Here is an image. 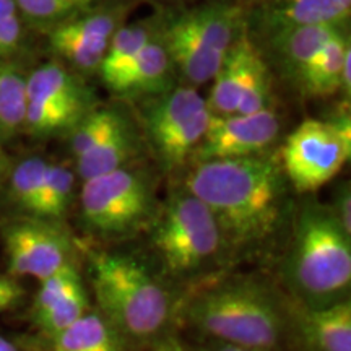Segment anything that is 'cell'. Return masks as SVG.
I'll use <instances>...</instances> for the list:
<instances>
[{
    "label": "cell",
    "instance_id": "8",
    "mask_svg": "<svg viewBox=\"0 0 351 351\" xmlns=\"http://www.w3.org/2000/svg\"><path fill=\"white\" fill-rule=\"evenodd\" d=\"M145 138L161 169L176 173L194 158L210 119L207 99L194 86H173L145 99Z\"/></svg>",
    "mask_w": 351,
    "mask_h": 351
},
{
    "label": "cell",
    "instance_id": "21",
    "mask_svg": "<svg viewBox=\"0 0 351 351\" xmlns=\"http://www.w3.org/2000/svg\"><path fill=\"white\" fill-rule=\"evenodd\" d=\"M345 26H301V28L285 29L269 36L270 51L285 77L293 83L313 59L315 52Z\"/></svg>",
    "mask_w": 351,
    "mask_h": 351
},
{
    "label": "cell",
    "instance_id": "38",
    "mask_svg": "<svg viewBox=\"0 0 351 351\" xmlns=\"http://www.w3.org/2000/svg\"><path fill=\"white\" fill-rule=\"evenodd\" d=\"M261 2H263V0H261Z\"/></svg>",
    "mask_w": 351,
    "mask_h": 351
},
{
    "label": "cell",
    "instance_id": "6",
    "mask_svg": "<svg viewBox=\"0 0 351 351\" xmlns=\"http://www.w3.org/2000/svg\"><path fill=\"white\" fill-rule=\"evenodd\" d=\"M244 32V12L234 3H208L160 26V38L174 70L192 85L213 80L221 60Z\"/></svg>",
    "mask_w": 351,
    "mask_h": 351
},
{
    "label": "cell",
    "instance_id": "36",
    "mask_svg": "<svg viewBox=\"0 0 351 351\" xmlns=\"http://www.w3.org/2000/svg\"><path fill=\"white\" fill-rule=\"evenodd\" d=\"M0 351H20L16 348V345H13L10 340L5 339L3 335H0Z\"/></svg>",
    "mask_w": 351,
    "mask_h": 351
},
{
    "label": "cell",
    "instance_id": "25",
    "mask_svg": "<svg viewBox=\"0 0 351 351\" xmlns=\"http://www.w3.org/2000/svg\"><path fill=\"white\" fill-rule=\"evenodd\" d=\"M75 197V171L67 163H49L32 217L59 221Z\"/></svg>",
    "mask_w": 351,
    "mask_h": 351
},
{
    "label": "cell",
    "instance_id": "19",
    "mask_svg": "<svg viewBox=\"0 0 351 351\" xmlns=\"http://www.w3.org/2000/svg\"><path fill=\"white\" fill-rule=\"evenodd\" d=\"M351 57L350 36L340 28L307 62L296 78V85L306 96L327 98L340 91L345 62Z\"/></svg>",
    "mask_w": 351,
    "mask_h": 351
},
{
    "label": "cell",
    "instance_id": "13",
    "mask_svg": "<svg viewBox=\"0 0 351 351\" xmlns=\"http://www.w3.org/2000/svg\"><path fill=\"white\" fill-rule=\"evenodd\" d=\"M280 119L274 109L254 114H212L192 161L230 160L267 152L278 137Z\"/></svg>",
    "mask_w": 351,
    "mask_h": 351
},
{
    "label": "cell",
    "instance_id": "31",
    "mask_svg": "<svg viewBox=\"0 0 351 351\" xmlns=\"http://www.w3.org/2000/svg\"><path fill=\"white\" fill-rule=\"evenodd\" d=\"M341 230L351 236V191L350 184L343 182L335 189L332 205L328 207Z\"/></svg>",
    "mask_w": 351,
    "mask_h": 351
},
{
    "label": "cell",
    "instance_id": "2",
    "mask_svg": "<svg viewBox=\"0 0 351 351\" xmlns=\"http://www.w3.org/2000/svg\"><path fill=\"white\" fill-rule=\"evenodd\" d=\"M181 317L207 340L257 351H283L293 340L287 296L251 276L200 289L184 302Z\"/></svg>",
    "mask_w": 351,
    "mask_h": 351
},
{
    "label": "cell",
    "instance_id": "5",
    "mask_svg": "<svg viewBox=\"0 0 351 351\" xmlns=\"http://www.w3.org/2000/svg\"><path fill=\"white\" fill-rule=\"evenodd\" d=\"M147 230L152 254L176 282L202 278L231 258L213 215L187 189L158 208Z\"/></svg>",
    "mask_w": 351,
    "mask_h": 351
},
{
    "label": "cell",
    "instance_id": "11",
    "mask_svg": "<svg viewBox=\"0 0 351 351\" xmlns=\"http://www.w3.org/2000/svg\"><path fill=\"white\" fill-rule=\"evenodd\" d=\"M8 271L39 282L73 261V241L59 221L38 217L13 219L2 230Z\"/></svg>",
    "mask_w": 351,
    "mask_h": 351
},
{
    "label": "cell",
    "instance_id": "4",
    "mask_svg": "<svg viewBox=\"0 0 351 351\" xmlns=\"http://www.w3.org/2000/svg\"><path fill=\"white\" fill-rule=\"evenodd\" d=\"M90 280L98 311L129 341H155L165 335L173 302L169 291L138 258L119 252L95 251Z\"/></svg>",
    "mask_w": 351,
    "mask_h": 351
},
{
    "label": "cell",
    "instance_id": "23",
    "mask_svg": "<svg viewBox=\"0 0 351 351\" xmlns=\"http://www.w3.org/2000/svg\"><path fill=\"white\" fill-rule=\"evenodd\" d=\"M54 351H127L129 340L111 320L96 311H88L75 324L52 337Z\"/></svg>",
    "mask_w": 351,
    "mask_h": 351
},
{
    "label": "cell",
    "instance_id": "3",
    "mask_svg": "<svg viewBox=\"0 0 351 351\" xmlns=\"http://www.w3.org/2000/svg\"><path fill=\"white\" fill-rule=\"evenodd\" d=\"M285 296L307 307L350 300L351 236L328 207L309 204L298 215L282 261Z\"/></svg>",
    "mask_w": 351,
    "mask_h": 351
},
{
    "label": "cell",
    "instance_id": "18",
    "mask_svg": "<svg viewBox=\"0 0 351 351\" xmlns=\"http://www.w3.org/2000/svg\"><path fill=\"white\" fill-rule=\"evenodd\" d=\"M173 72L174 67L158 29L155 36L140 51L135 62L116 83L111 93L124 99L155 98L173 88Z\"/></svg>",
    "mask_w": 351,
    "mask_h": 351
},
{
    "label": "cell",
    "instance_id": "30",
    "mask_svg": "<svg viewBox=\"0 0 351 351\" xmlns=\"http://www.w3.org/2000/svg\"><path fill=\"white\" fill-rule=\"evenodd\" d=\"M21 39H23V23L19 12L0 19V59L19 49Z\"/></svg>",
    "mask_w": 351,
    "mask_h": 351
},
{
    "label": "cell",
    "instance_id": "17",
    "mask_svg": "<svg viewBox=\"0 0 351 351\" xmlns=\"http://www.w3.org/2000/svg\"><path fill=\"white\" fill-rule=\"evenodd\" d=\"M263 60L254 39L244 32L236 38L221 60L207 106L212 114H236L254 70Z\"/></svg>",
    "mask_w": 351,
    "mask_h": 351
},
{
    "label": "cell",
    "instance_id": "27",
    "mask_svg": "<svg viewBox=\"0 0 351 351\" xmlns=\"http://www.w3.org/2000/svg\"><path fill=\"white\" fill-rule=\"evenodd\" d=\"M20 16L47 32L75 19L99 3V0H15Z\"/></svg>",
    "mask_w": 351,
    "mask_h": 351
},
{
    "label": "cell",
    "instance_id": "37",
    "mask_svg": "<svg viewBox=\"0 0 351 351\" xmlns=\"http://www.w3.org/2000/svg\"><path fill=\"white\" fill-rule=\"evenodd\" d=\"M5 168H7L5 158H3V153L0 152V178H2V174L5 173Z\"/></svg>",
    "mask_w": 351,
    "mask_h": 351
},
{
    "label": "cell",
    "instance_id": "29",
    "mask_svg": "<svg viewBox=\"0 0 351 351\" xmlns=\"http://www.w3.org/2000/svg\"><path fill=\"white\" fill-rule=\"evenodd\" d=\"M271 101V78L265 60H262L254 70L249 85L241 98L238 112L236 114H254L270 109Z\"/></svg>",
    "mask_w": 351,
    "mask_h": 351
},
{
    "label": "cell",
    "instance_id": "16",
    "mask_svg": "<svg viewBox=\"0 0 351 351\" xmlns=\"http://www.w3.org/2000/svg\"><path fill=\"white\" fill-rule=\"evenodd\" d=\"M351 0H263L256 15V26L269 38L301 26H346Z\"/></svg>",
    "mask_w": 351,
    "mask_h": 351
},
{
    "label": "cell",
    "instance_id": "35",
    "mask_svg": "<svg viewBox=\"0 0 351 351\" xmlns=\"http://www.w3.org/2000/svg\"><path fill=\"white\" fill-rule=\"evenodd\" d=\"M15 12H19L15 0H0V19Z\"/></svg>",
    "mask_w": 351,
    "mask_h": 351
},
{
    "label": "cell",
    "instance_id": "9",
    "mask_svg": "<svg viewBox=\"0 0 351 351\" xmlns=\"http://www.w3.org/2000/svg\"><path fill=\"white\" fill-rule=\"evenodd\" d=\"M96 106L98 96L82 73L60 62L44 64L26 77L23 130L39 138L70 134Z\"/></svg>",
    "mask_w": 351,
    "mask_h": 351
},
{
    "label": "cell",
    "instance_id": "1",
    "mask_svg": "<svg viewBox=\"0 0 351 351\" xmlns=\"http://www.w3.org/2000/svg\"><path fill=\"white\" fill-rule=\"evenodd\" d=\"M289 182L280 156L257 155L195 163L184 189L210 210L230 256H256L287 221Z\"/></svg>",
    "mask_w": 351,
    "mask_h": 351
},
{
    "label": "cell",
    "instance_id": "33",
    "mask_svg": "<svg viewBox=\"0 0 351 351\" xmlns=\"http://www.w3.org/2000/svg\"><path fill=\"white\" fill-rule=\"evenodd\" d=\"M150 351H189L186 345L174 335H161L153 341Z\"/></svg>",
    "mask_w": 351,
    "mask_h": 351
},
{
    "label": "cell",
    "instance_id": "20",
    "mask_svg": "<svg viewBox=\"0 0 351 351\" xmlns=\"http://www.w3.org/2000/svg\"><path fill=\"white\" fill-rule=\"evenodd\" d=\"M140 147H142V142H140L138 132L127 117L106 138L101 140L95 148L75 160L78 178L83 182L96 176L134 165L140 153Z\"/></svg>",
    "mask_w": 351,
    "mask_h": 351
},
{
    "label": "cell",
    "instance_id": "12",
    "mask_svg": "<svg viewBox=\"0 0 351 351\" xmlns=\"http://www.w3.org/2000/svg\"><path fill=\"white\" fill-rule=\"evenodd\" d=\"M124 5L98 3L91 10L49 29L51 49L78 73L98 72L109 43L124 25Z\"/></svg>",
    "mask_w": 351,
    "mask_h": 351
},
{
    "label": "cell",
    "instance_id": "15",
    "mask_svg": "<svg viewBox=\"0 0 351 351\" xmlns=\"http://www.w3.org/2000/svg\"><path fill=\"white\" fill-rule=\"evenodd\" d=\"M291 337L304 351H351V300L307 307L288 300Z\"/></svg>",
    "mask_w": 351,
    "mask_h": 351
},
{
    "label": "cell",
    "instance_id": "24",
    "mask_svg": "<svg viewBox=\"0 0 351 351\" xmlns=\"http://www.w3.org/2000/svg\"><path fill=\"white\" fill-rule=\"evenodd\" d=\"M26 111V77L0 60V143L23 130Z\"/></svg>",
    "mask_w": 351,
    "mask_h": 351
},
{
    "label": "cell",
    "instance_id": "22",
    "mask_svg": "<svg viewBox=\"0 0 351 351\" xmlns=\"http://www.w3.org/2000/svg\"><path fill=\"white\" fill-rule=\"evenodd\" d=\"M160 25L161 23H158L155 19H147L130 25H122L117 29L98 70L101 82L109 91L116 86L127 69L135 62L145 44L158 33Z\"/></svg>",
    "mask_w": 351,
    "mask_h": 351
},
{
    "label": "cell",
    "instance_id": "32",
    "mask_svg": "<svg viewBox=\"0 0 351 351\" xmlns=\"http://www.w3.org/2000/svg\"><path fill=\"white\" fill-rule=\"evenodd\" d=\"M23 295V288L15 280L10 278V276L0 275V313L10 309L16 302H20Z\"/></svg>",
    "mask_w": 351,
    "mask_h": 351
},
{
    "label": "cell",
    "instance_id": "7",
    "mask_svg": "<svg viewBox=\"0 0 351 351\" xmlns=\"http://www.w3.org/2000/svg\"><path fill=\"white\" fill-rule=\"evenodd\" d=\"M155 181L134 165L83 181L80 219L96 238L124 239L147 230L158 213Z\"/></svg>",
    "mask_w": 351,
    "mask_h": 351
},
{
    "label": "cell",
    "instance_id": "10",
    "mask_svg": "<svg viewBox=\"0 0 351 351\" xmlns=\"http://www.w3.org/2000/svg\"><path fill=\"white\" fill-rule=\"evenodd\" d=\"M351 155L348 112L332 119L301 122L285 142L280 163L289 186L301 194L314 192L335 179Z\"/></svg>",
    "mask_w": 351,
    "mask_h": 351
},
{
    "label": "cell",
    "instance_id": "28",
    "mask_svg": "<svg viewBox=\"0 0 351 351\" xmlns=\"http://www.w3.org/2000/svg\"><path fill=\"white\" fill-rule=\"evenodd\" d=\"M47 166H49V161L39 156H32L16 165L10 174L12 199L16 207H20L29 217L33 215L39 194H41Z\"/></svg>",
    "mask_w": 351,
    "mask_h": 351
},
{
    "label": "cell",
    "instance_id": "34",
    "mask_svg": "<svg viewBox=\"0 0 351 351\" xmlns=\"http://www.w3.org/2000/svg\"><path fill=\"white\" fill-rule=\"evenodd\" d=\"M189 351H257V350L244 348V346L231 345V343H223V341H217V340H207L205 343L197 345L194 348H189Z\"/></svg>",
    "mask_w": 351,
    "mask_h": 351
},
{
    "label": "cell",
    "instance_id": "26",
    "mask_svg": "<svg viewBox=\"0 0 351 351\" xmlns=\"http://www.w3.org/2000/svg\"><path fill=\"white\" fill-rule=\"evenodd\" d=\"M127 114L114 106H96L70 132V152L75 160L95 148L127 119Z\"/></svg>",
    "mask_w": 351,
    "mask_h": 351
},
{
    "label": "cell",
    "instance_id": "14",
    "mask_svg": "<svg viewBox=\"0 0 351 351\" xmlns=\"http://www.w3.org/2000/svg\"><path fill=\"white\" fill-rule=\"evenodd\" d=\"M88 311L90 301L82 275L77 263H70L41 280L33 301L32 317L34 326L52 339L75 324Z\"/></svg>",
    "mask_w": 351,
    "mask_h": 351
}]
</instances>
